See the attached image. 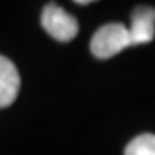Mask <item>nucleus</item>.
Segmentation results:
<instances>
[{
	"mask_svg": "<svg viewBox=\"0 0 155 155\" xmlns=\"http://www.w3.org/2000/svg\"><path fill=\"white\" fill-rule=\"evenodd\" d=\"M127 47H133L129 29L121 22L104 24L102 28L95 31V35L91 36V41H90L91 54L100 61H105V59L117 55L119 52H122Z\"/></svg>",
	"mask_w": 155,
	"mask_h": 155,
	"instance_id": "1",
	"label": "nucleus"
},
{
	"mask_svg": "<svg viewBox=\"0 0 155 155\" xmlns=\"http://www.w3.org/2000/svg\"><path fill=\"white\" fill-rule=\"evenodd\" d=\"M41 28L57 41H71L79 31L76 17L57 4H47L41 11Z\"/></svg>",
	"mask_w": 155,
	"mask_h": 155,
	"instance_id": "2",
	"label": "nucleus"
},
{
	"mask_svg": "<svg viewBox=\"0 0 155 155\" xmlns=\"http://www.w3.org/2000/svg\"><path fill=\"white\" fill-rule=\"evenodd\" d=\"M131 45H145L155 38V9L147 5L136 7L131 14L129 28Z\"/></svg>",
	"mask_w": 155,
	"mask_h": 155,
	"instance_id": "3",
	"label": "nucleus"
},
{
	"mask_svg": "<svg viewBox=\"0 0 155 155\" xmlns=\"http://www.w3.org/2000/svg\"><path fill=\"white\" fill-rule=\"evenodd\" d=\"M21 78L14 62L0 55V109L9 107L19 95Z\"/></svg>",
	"mask_w": 155,
	"mask_h": 155,
	"instance_id": "4",
	"label": "nucleus"
},
{
	"mask_svg": "<svg viewBox=\"0 0 155 155\" xmlns=\"http://www.w3.org/2000/svg\"><path fill=\"white\" fill-rule=\"evenodd\" d=\"M124 155H155V134L145 133L133 138L126 145Z\"/></svg>",
	"mask_w": 155,
	"mask_h": 155,
	"instance_id": "5",
	"label": "nucleus"
}]
</instances>
